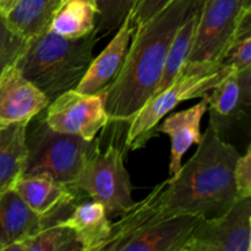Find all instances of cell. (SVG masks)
I'll use <instances>...</instances> for the list:
<instances>
[{
  "mask_svg": "<svg viewBox=\"0 0 251 251\" xmlns=\"http://www.w3.org/2000/svg\"><path fill=\"white\" fill-rule=\"evenodd\" d=\"M239 152L221 137L212 119L194 156L178 173L161 183L159 207L164 216L212 218L238 200L234 166Z\"/></svg>",
  "mask_w": 251,
  "mask_h": 251,
  "instance_id": "cell-2",
  "label": "cell"
},
{
  "mask_svg": "<svg viewBox=\"0 0 251 251\" xmlns=\"http://www.w3.org/2000/svg\"><path fill=\"white\" fill-rule=\"evenodd\" d=\"M251 198H239L226 212L201 218L183 251H250Z\"/></svg>",
  "mask_w": 251,
  "mask_h": 251,
  "instance_id": "cell-9",
  "label": "cell"
},
{
  "mask_svg": "<svg viewBox=\"0 0 251 251\" xmlns=\"http://www.w3.org/2000/svg\"><path fill=\"white\" fill-rule=\"evenodd\" d=\"M250 0H210L200 11L189 64L222 63L244 29L251 28Z\"/></svg>",
  "mask_w": 251,
  "mask_h": 251,
  "instance_id": "cell-7",
  "label": "cell"
},
{
  "mask_svg": "<svg viewBox=\"0 0 251 251\" xmlns=\"http://www.w3.org/2000/svg\"><path fill=\"white\" fill-rule=\"evenodd\" d=\"M70 188L102 203L109 218L119 217L135 203L131 198L134 186L124 163V151L114 144L108 145L104 151L98 149Z\"/></svg>",
  "mask_w": 251,
  "mask_h": 251,
  "instance_id": "cell-6",
  "label": "cell"
},
{
  "mask_svg": "<svg viewBox=\"0 0 251 251\" xmlns=\"http://www.w3.org/2000/svg\"><path fill=\"white\" fill-rule=\"evenodd\" d=\"M61 2L63 0H15L5 16L15 31L29 39L48 28Z\"/></svg>",
  "mask_w": 251,
  "mask_h": 251,
  "instance_id": "cell-19",
  "label": "cell"
},
{
  "mask_svg": "<svg viewBox=\"0 0 251 251\" xmlns=\"http://www.w3.org/2000/svg\"><path fill=\"white\" fill-rule=\"evenodd\" d=\"M14 1L15 0H0V10L2 12H6L11 7V5L14 4Z\"/></svg>",
  "mask_w": 251,
  "mask_h": 251,
  "instance_id": "cell-28",
  "label": "cell"
},
{
  "mask_svg": "<svg viewBox=\"0 0 251 251\" xmlns=\"http://www.w3.org/2000/svg\"><path fill=\"white\" fill-rule=\"evenodd\" d=\"M199 19H200V11L194 10L178 28L168 49L161 77H159L151 97L158 95L171 83H173L188 64L191 47H193L194 38H195L196 28H198Z\"/></svg>",
  "mask_w": 251,
  "mask_h": 251,
  "instance_id": "cell-20",
  "label": "cell"
},
{
  "mask_svg": "<svg viewBox=\"0 0 251 251\" xmlns=\"http://www.w3.org/2000/svg\"><path fill=\"white\" fill-rule=\"evenodd\" d=\"M230 69L232 66H226L223 63L186 64L173 83L158 95L152 96L131 118L125 147L127 150L142 149L156 134V127L164 117L181 102L203 97Z\"/></svg>",
  "mask_w": 251,
  "mask_h": 251,
  "instance_id": "cell-4",
  "label": "cell"
},
{
  "mask_svg": "<svg viewBox=\"0 0 251 251\" xmlns=\"http://www.w3.org/2000/svg\"><path fill=\"white\" fill-rule=\"evenodd\" d=\"M208 109L207 96L201 97L198 104L164 117L162 124L159 123L156 132H163L171 139V162H169V176L178 173L183 164L184 154L193 145L200 144L201 120Z\"/></svg>",
  "mask_w": 251,
  "mask_h": 251,
  "instance_id": "cell-14",
  "label": "cell"
},
{
  "mask_svg": "<svg viewBox=\"0 0 251 251\" xmlns=\"http://www.w3.org/2000/svg\"><path fill=\"white\" fill-rule=\"evenodd\" d=\"M98 10L82 1L64 2L49 24L48 29L65 38H82L96 28Z\"/></svg>",
  "mask_w": 251,
  "mask_h": 251,
  "instance_id": "cell-21",
  "label": "cell"
},
{
  "mask_svg": "<svg viewBox=\"0 0 251 251\" xmlns=\"http://www.w3.org/2000/svg\"><path fill=\"white\" fill-rule=\"evenodd\" d=\"M4 251H82V248L73 230L56 222L9 245Z\"/></svg>",
  "mask_w": 251,
  "mask_h": 251,
  "instance_id": "cell-22",
  "label": "cell"
},
{
  "mask_svg": "<svg viewBox=\"0 0 251 251\" xmlns=\"http://www.w3.org/2000/svg\"><path fill=\"white\" fill-rule=\"evenodd\" d=\"M234 183L238 198H251V147L239 154L234 166Z\"/></svg>",
  "mask_w": 251,
  "mask_h": 251,
  "instance_id": "cell-26",
  "label": "cell"
},
{
  "mask_svg": "<svg viewBox=\"0 0 251 251\" xmlns=\"http://www.w3.org/2000/svg\"><path fill=\"white\" fill-rule=\"evenodd\" d=\"M98 41L96 29L82 38H65L47 28L27 41L15 65L51 102L78 85Z\"/></svg>",
  "mask_w": 251,
  "mask_h": 251,
  "instance_id": "cell-3",
  "label": "cell"
},
{
  "mask_svg": "<svg viewBox=\"0 0 251 251\" xmlns=\"http://www.w3.org/2000/svg\"><path fill=\"white\" fill-rule=\"evenodd\" d=\"M206 96L211 112L210 119L218 130L222 123L240 118L245 108L251 104V66L242 70L232 68Z\"/></svg>",
  "mask_w": 251,
  "mask_h": 251,
  "instance_id": "cell-15",
  "label": "cell"
},
{
  "mask_svg": "<svg viewBox=\"0 0 251 251\" xmlns=\"http://www.w3.org/2000/svg\"><path fill=\"white\" fill-rule=\"evenodd\" d=\"M11 188L48 225L63 221L75 206V190L46 174H22Z\"/></svg>",
  "mask_w": 251,
  "mask_h": 251,
  "instance_id": "cell-12",
  "label": "cell"
},
{
  "mask_svg": "<svg viewBox=\"0 0 251 251\" xmlns=\"http://www.w3.org/2000/svg\"><path fill=\"white\" fill-rule=\"evenodd\" d=\"M137 0H98L96 32L100 39L117 31L125 17L134 9Z\"/></svg>",
  "mask_w": 251,
  "mask_h": 251,
  "instance_id": "cell-23",
  "label": "cell"
},
{
  "mask_svg": "<svg viewBox=\"0 0 251 251\" xmlns=\"http://www.w3.org/2000/svg\"><path fill=\"white\" fill-rule=\"evenodd\" d=\"M135 27L131 14H129L115 31L108 46L91 61L87 71L75 87L76 91L90 95L97 93L114 80L125 60Z\"/></svg>",
  "mask_w": 251,
  "mask_h": 251,
  "instance_id": "cell-13",
  "label": "cell"
},
{
  "mask_svg": "<svg viewBox=\"0 0 251 251\" xmlns=\"http://www.w3.org/2000/svg\"><path fill=\"white\" fill-rule=\"evenodd\" d=\"M44 122L54 131L93 141L109 123L104 91L90 95L74 88L61 93L47 107Z\"/></svg>",
  "mask_w": 251,
  "mask_h": 251,
  "instance_id": "cell-8",
  "label": "cell"
},
{
  "mask_svg": "<svg viewBox=\"0 0 251 251\" xmlns=\"http://www.w3.org/2000/svg\"><path fill=\"white\" fill-rule=\"evenodd\" d=\"M27 41L28 39L12 28L5 12L0 10V75L5 69L15 64L24 51Z\"/></svg>",
  "mask_w": 251,
  "mask_h": 251,
  "instance_id": "cell-24",
  "label": "cell"
},
{
  "mask_svg": "<svg viewBox=\"0 0 251 251\" xmlns=\"http://www.w3.org/2000/svg\"><path fill=\"white\" fill-rule=\"evenodd\" d=\"M58 223L73 230L82 251H98L112 229V222L104 206L93 200L75 205L71 212Z\"/></svg>",
  "mask_w": 251,
  "mask_h": 251,
  "instance_id": "cell-17",
  "label": "cell"
},
{
  "mask_svg": "<svg viewBox=\"0 0 251 251\" xmlns=\"http://www.w3.org/2000/svg\"><path fill=\"white\" fill-rule=\"evenodd\" d=\"M194 10H198L195 0H173L135 27L122 69L103 90L109 122L129 124L150 100L161 77L172 41Z\"/></svg>",
  "mask_w": 251,
  "mask_h": 251,
  "instance_id": "cell-1",
  "label": "cell"
},
{
  "mask_svg": "<svg viewBox=\"0 0 251 251\" xmlns=\"http://www.w3.org/2000/svg\"><path fill=\"white\" fill-rule=\"evenodd\" d=\"M98 149L100 140L86 141L80 136L54 131L43 119L27 135L24 174H46L70 186Z\"/></svg>",
  "mask_w": 251,
  "mask_h": 251,
  "instance_id": "cell-5",
  "label": "cell"
},
{
  "mask_svg": "<svg viewBox=\"0 0 251 251\" xmlns=\"http://www.w3.org/2000/svg\"><path fill=\"white\" fill-rule=\"evenodd\" d=\"M173 0H137L134 9L131 10V17L135 26L144 24L147 20L153 17Z\"/></svg>",
  "mask_w": 251,
  "mask_h": 251,
  "instance_id": "cell-27",
  "label": "cell"
},
{
  "mask_svg": "<svg viewBox=\"0 0 251 251\" xmlns=\"http://www.w3.org/2000/svg\"><path fill=\"white\" fill-rule=\"evenodd\" d=\"M201 218L193 215L156 218L113 244L109 251H183Z\"/></svg>",
  "mask_w": 251,
  "mask_h": 251,
  "instance_id": "cell-10",
  "label": "cell"
},
{
  "mask_svg": "<svg viewBox=\"0 0 251 251\" xmlns=\"http://www.w3.org/2000/svg\"><path fill=\"white\" fill-rule=\"evenodd\" d=\"M222 63L238 70L251 66V28L244 29L237 37Z\"/></svg>",
  "mask_w": 251,
  "mask_h": 251,
  "instance_id": "cell-25",
  "label": "cell"
},
{
  "mask_svg": "<svg viewBox=\"0 0 251 251\" xmlns=\"http://www.w3.org/2000/svg\"><path fill=\"white\" fill-rule=\"evenodd\" d=\"M48 226L12 188L0 194V251Z\"/></svg>",
  "mask_w": 251,
  "mask_h": 251,
  "instance_id": "cell-16",
  "label": "cell"
},
{
  "mask_svg": "<svg viewBox=\"0 0 251 251\" xmlns=\"http://www.w3.org/2000/svg\"><path fill=\"white\" fill-rule=\"evenodd\" d=\"M210 1V0H195V4H196V7H198L199 11H201V9H202L203 6L206 5V2Z\"/></svg>",
  "mask_w": 251,
  "mask_h": 251,
  "instance_id": "cell-30",
  "label": "cell"
},
{
  "mask_svg": "<svg viewBox=\"0 0 251 251\" xmlns=\"http://www.w3.org/2000/svg\"><path fill=\"white\" fill-rule=\"evenodd\" d=\"M68 1H82V2H86V4H90L91 6L96 7V9L98 10V0H63L61 5H63L64 2H68Z\"/></svg>",
  "mask_w": 251,
  "mask_h": 251,
  "instance_id": "cell-29",
  "label": "cell"
},
{
  "mask_svg": "<svg viewBox=\"0 0 251 251\" xmlns=\"http://www.w3.org/2000/svg\"><path fill=\"white\" fill-rule=\"evenodd\" d=\"M26 123L0 126V194L12 186L26 168Z\"/></svg>",
  "mask_w": 251,
  "mask_h": 251,
  "instance_id": "cell-18",
  "label": "cell"
},
{
  "mask_svg": "<svg viewBox=\"0 0 251 251\" xmlns=\"http://www.w3.org/2000/svg\"><path fill=\"white\" fill-rule=\"evenodd\" d=\"M50 100L15 64L0 75V126L26 123L47 109Z\"/></svg>",
  "mask_w": 251,
  "mask_h": 251,
  "instance_id": "cell-11",
  "label": "cell"
}]
</instances>
